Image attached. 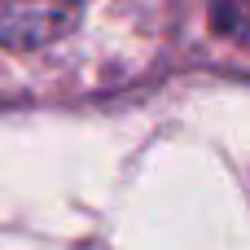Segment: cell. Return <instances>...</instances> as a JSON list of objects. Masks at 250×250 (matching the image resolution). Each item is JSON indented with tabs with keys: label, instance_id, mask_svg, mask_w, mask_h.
Returning <instances> with one entry per match:
<instances>
[{
	"label": "cell",
	"instance_id": "6da1fadb",
	"mask_svg": "<svg viewBox=\"0 0 250 250\" xmlns=\"http://www.w3.org/2000/svg\"><path fill=\"white\" fill-rule=\"evenodd\" d=\"M79 18V0H0V44L40 48L66 35Z\"/></svg>",
	"mask_w": 250,
	"mask_h": 250
},
{
	"label": "cell",
	"instance_id": "7a4b0ae2",
	"mask_svg": "<svg viewBox=\"0 0 250 250\" xmlns=\"http://www.w3.org/2000/svg\"><path fill=\"white\" fill-rule=\"evenodd\" d=\"M211 22L220 35L250 44V0H211Z\"/></svg>",
	"mask_w": 250,
	"mask_h": 250
}]
</instances>
